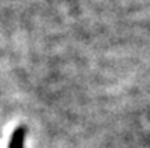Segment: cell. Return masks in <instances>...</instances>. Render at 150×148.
I'll return each instance as SVG.
<instances>
[{"label":"cell","instance_id":"cell-1","mask_svg":"<svg viewBox=\"0 0 150 148\" xmlns=\"http://www.w3.org/2000/svg\"><path fill=\"white\" fill-rule=\"evenodd\" d=\"M23 141H24V130H17L14 137H12V142H11V148H23Z\"/></svg>","mask_w":150,"mask_h":148}]
</instances>
